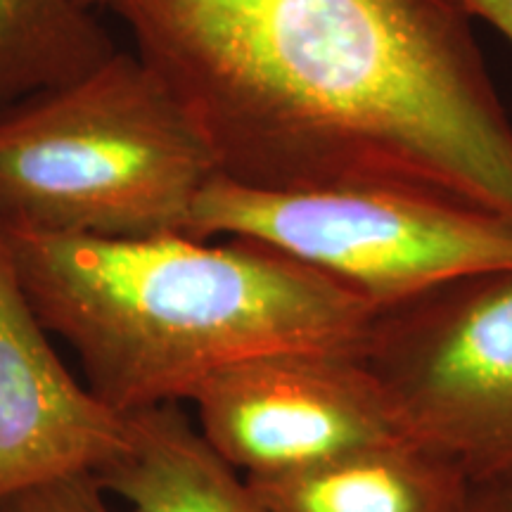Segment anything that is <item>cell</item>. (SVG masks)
Returning <instances> with one entry per match:
<instances>
[{
  "label": "cell",
  "instance_id": "cell-1",
  "mask_svg": "<svg viewBox=\"0 0 512 512\" xmlns=\"http://www.w3.org/2000/svg\"><path fill=\"white\" fill-rule=\"evenodd\" d=\"M259 192L389 190L512 219V119L451 0H107Z\"/></svg>",
  "mask_w": 512,
  "mask_h": 512
},
{
  "label": "cell",
  "instance_id": "cell-2",
  "mask_svg": "<svg viewBox=\"0 0 512 512\" xmlns=\"http://www.w3.org/2000/svg\"><path fill=\"white\" fill-rule=\"evenodd\" d=\"M0 230L38 320L121 415L190 401L211 375L252 358L366 354L377 318L361 294L259 240Z\"/></svg>",
  "mask_w": 512,
  "mask_h": 512
},
{
  "label": "cell",
  "instance_id": "cell-3",
  "mask_svg": "<svg viewBox=\"0 0 512 512\" xmlns=\"http://www.w3.org/2000/svg\"><path fill=\"white\" fill-rule=\"evenodd\" d=\"M216 169L136 53L0 110V223L53 235H190Z\"/></svg>",
  "mask_w": 512,
  "mask_h": 512
},
{
  "label": "cell",
  "instance_id": "cell-4",
  "mask_svg": "<svg viewBox=\"0 0 512 512\" xmlns=\"http://www.w3.org/2000/svg\"><path fill=\"white\" fill-rule=\"evenodd\" d=\"M190 235L266 242L347 285L377 313L512 268V219L411 192H259L216 176L197 197Z\"/></svg>",
  "mask_w": 512,
  "mask_h": 512
},
{
  "label": "cell",
  "instance_id": "cell-5",
  "mask_svg": "<svg viewBox=\"0 0 512 512\" xmlns=\"http://www.w3.org/2000/svg\"><path fill=\"white\" fill-rule=\"evenodd\" d=\"M363 358L413 439L472 484L512 472V268L380 311Z\"/></svg>",
  "mask_w": 512,
  "mask_h": 512
},
{
  "label": "cell",
  "instance_id": "cell-6",
  "mask_svg": "<svg viewBox=\"0 0 512 512\" xmlns=\"http://www.w3.org/2000/svg\"><path fill=\"white\" fill-rule=\"evenodd\" d=\"M190 403L204 439L249 479L309 470L411 437L363 354L252 358L211 375Z\"/></svg>",
  "mask_w": 512,
  "mask_h": 512
},
{
  "label": "cell",
  "instance_id": "cell-7",
  "mask_svg": "<svg viewBox=\"0 0 512 512\" xmlns=\"http://www.w3.org/2000/svg\"><path fill=\"white\" fill-rule=\"evenodd\" d=\"M36 316L0 230V503L95 475L124 439L126 415L69 373Z\"/></svg>",
  "mask_w": 512,
  "mask_h": 512
},
{
  "label": "cell",
  "instance_id": "cell-8",
  "mask_svg": "<svg viewBox=\"0 0 512 512\" xmlns=\"http://www.w3.org/2000/svg\"><path fill=\"white\" fill-rule=\"evenodd\" d=\"M93 477L128 512H271L181 403L126 413L124 439Z\"/></svg>",
  "mask_w": 512,
  "mask_h": 512
},
{
  "label": "cell",
  "instance_id": "cell-9",
  "mask_svg": "<svg viewBox=\"0 0 512 512\" xmlns=\"http://www.w3.org/2000/svg\"><path fill=\"white\" fill-rule=\"evenodd\" d=\"M249 484L271 512H470L475 486L456 460L413 437Z\"/></svg>",
  "mask_w": 512,
  "mask_h": 512
},
{
  "label": "cell",
  "instance_id": "cell-10",
  "mask_svg": "<svg viewBox=\"0 0 512 512\" xmlns=\"http://www.w3.org/2000/svg\"><path fill=\"white\" fill-rule=\"evenodd\" d=\"M117 50L79 0H0V110L93 72Z\"/></svg>",
  "mask_w": 512,
  "mask_h": 512
},
{
  "label": "cell",
  "instance_id": "cell-11",
  "mask_svg": "<svg viewBox=\"0 0 512 512\" xmlns=\"http://www.w3.org/2000/svg\"><path fill=\"white\" fill-rule=\"evenodd\" d=\"M0 512H112L93 475L57 479L0 503Z\"/></svg>",
  "mask_w": 512,
  "mask_h": 512
},
{
  "label": "cell",
  "instance_id": "cell-12",
  "mask_svg": "<svg viewBox=\"0 0 512 512\" xmlns=\"http://www.w3.org/2000/svg\"><path fill=\"white\" fill-rule=\"evenodd\" d=\"M470 512H512V472L472 486Z\"/></svg>",
  "mask_w": 512,
  "mask_h": 512
},
{
  "label": "cell",
  "instance_id": "cell-13",
  "mask_svg": "<svg viewBox=\"0 0 512 512\" xmlns=\"http://www.w3.org/2000/svg\"><path fill=\"white\" fill-rule=\"evenodd\" d=\"M470 19H484L512 43V0H451Z\"/></svg>",
  "mask_w": 512,
  "mask_h": 512
},
{
  "label": "cell",
  "instance_id": "cell-14",
  "mask_svg": "<svg viewBox=\"0 0 512 512\" xmlns=\"http://www.w3.org/2000/svg\"><path fill=\"white\" fill-rule=\"evenodd\" d=\"M79 3L83 5V8H98V5H107V0H79Z\"/></svg>",
  "mask_w": 512,
  "mask_h": 512
}]
</instances>
